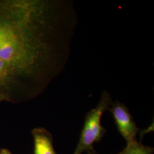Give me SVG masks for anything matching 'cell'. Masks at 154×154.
Returning a JSON list of instances; mask_svg holds the SVG:
<instances>
[{
	"instance_id": "3957f363",
	"label": "cell",
	"mask_w": 154,
	"mask_h": 154,
	"mask_svg": "<svg viewBox=\"0 0 154 154\" xmlns=\"http://www.w3.org/2000/svg\"><path fill=\"white\" fill-rule=\"evenodd\" d=\"M109 111L113 116L118 131L126 143L137 140L139 129L126 106L116 100L111 105Z\"/></svg>"
},
{
	"instance_id": "277c9868",
	"label": "cell",
	"mask_w": 154,
	"mask_h": 154,
	"mask_svg": "<svg viewBox=\"0 0 154 154\" xmlns=\"http://www.w3.org/2000/svg\"><path fill=\"white\" fill-rule=\"evenodd\" d=\"M34 139V154H57L53 146L52 135L42 127L32 131Z\"/></svg>"
},
{
	"instance_id": "8992f818",
	"label": "cell",
	"mask_w": 154,
	"mask_h": 154,
	"mask_svg": "<svg viewBox=\"0 0 154 154\" xmlns=\"http://www.w3.org/2000/svg\"><path fill=\"white\" fill-rule=\"evenodd\" d=\"M9 99L8 97L5 94L0 93V102H2L4 100H6V99Z\"/></svg>"
},
{
	"instance_id": "ba28073f",
	"label": "cell",
	"mask_w": 154,
	"mask_h": 154,
	"mask_svg": "<svg viewBox=\"0 0 154 154\" xmlns=\"http://www.w3.org/2000/svg\"><path fill=\"white\" fill-rule=\"evenodd\" d=\"M88 154H98L97 152H96L94 150H92V151H90V152H87Z\"/></svg>"
},
{
	"instance_id": "52a82bcc",
	"label": "cell",
	"mask_w": 154,
	"mask_h": 154,
	"mask_svg": "<svg viewBox=\"0 0 154 154\" xmlns=\"http://www.w3.org/2000/svg\"><path fill=\"white\" fill-rule=\"evenodd\" d=\"M0 154H11V152L6 149H3L0 151Z\"/></svg>"
},
{
	"instance_id": "6da1fadb",
	"label": "cell",
	"mask_w": 154,
	"mask_h": 154,
	"mask_svg": "<svg viewBox=\"0 0 154 154\" xmlns=\"http://www.w3.org/2000/svg\"><path fill=\"white\" fill-rule=\"evenodd\" d=\"M77 23L71 0L0 1V62L9 67L25 99L65 69Z\"/></svg>"
},
{
	"instance_id": "7a4b0ae2",
	"label": "cell",
	"mask_w": 154,
	"mask_h": 154,
	"mask_svg": "<svg viewBox=\"0 0 154 154\" xmlns=\"http://www.w3.org/2000/svg\"><path fill=\"white\" fill-rule=\"evenodd\" d=\"M112 103L110 93L103 90L97 105L89 111L85 116L79 142L73 154H82L93 150L94 145L105 136L106 130L101 124V119Z\"/></svg>"
},
{
	"instance_id": "5b68a950",
	"label": "cell",
	"mask_w": 154,
	"mask_h": 154,
	"mask_svg": "<svg viewBox=\"0 0 154 154\" xmlns=\"http://www.w3.org/2000/svg\"><path fill=\"white\" fill-rule=\"evenodd\" d=\"M153 147L146 146L135 140L127 143L126 147L118 154H154Z\"/></svg>"
}]
</instances>
